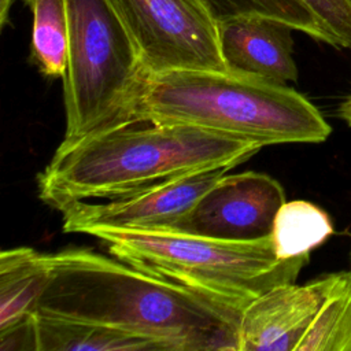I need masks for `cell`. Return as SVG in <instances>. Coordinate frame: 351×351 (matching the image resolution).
I'll return each instance as SVG.
<instances>
[{"instance_id":"5b68a950","label":"cell","mask_w":351,"mask_h":351,"mask_svg":"<svg viewBox=\"0 0 351 351\" xmlns=\"http://www.w3.org/2000/svg\"><path fill=\"white\" fill-rule=\"evenodd\" d=\"M67 7L64 138H75L129 119L147 71L108 0H67Z\"/></svg>"},{"instance_id":"ffe728a7","label":"cell","mask_w":351,"mask_h":351,"mask_svg":"<svg viewBox=\"0 0 351 351\" xmlns=\"http://www.w3.org/2000/svg\"><path fill=\"white\" fill-rule=\"evenodd\" d=\"M350 261H351V251H350Z\"/></svg>"},{"instance_id":"2e32d148","label":"cell","mask_w":351,"mask_h":351,"mask_svg":"<svg viewBox=\"0 0 351 351\" xmlns=\"http://www.w3.org/2000/svg\"><path fill=\"white\" fill-rule=\"evenodd\" d=\"M218 21L237 15H261L280 21L293 30L314 40L336 47L332 36L324 29L302 0H203Z\"/></svg>"},{"instance_id":"9a60e30c","label":"cell","mask_w":351,"mask_h":351,"mask_svg":"<svg viewBox=\"0 0 351 351\" xmlns=\"http://www.w3.org/2000/svg\"><path fill=\"white\" fill-rule=\"evenodd\" d=\"M335 232L332 219L317 204L307 200L285 202L278 210L270 234L278 258L310 255Z\"/></svg>"},{"instance_id":"8fae6325","label":"cell","mask_w":351,"mask_h":351,"mask_svg":"<svg viewBox=\"0 0 351 351\" xmlns=\"http://www.w3.org/2000/svg\"><path fill=\"white\" fill-rule=\"evenodd\" d=\"M49 280L47 254L30 247L4 250L0 254V330L37 314L41 295Z\"/></svg>"},{"instance_id":"d6986e66","label":"cell","mask_w":351,"mask_h":351,"mask_svg":"<svg viewBox=\"0 0 351 351\" xmlns=\"http://www.w3.org/2000/svg\"><path fill=\"white\" fill-rule=\"evenodd\" d=\"M337 115L348 125L351 126V95L340 104L337 110Z\"/></svg>"},{"instance_id":"9c48e42d","label":"cell","mask_w":351,"mask_h":351,"mask_svg":"<svg viewBox=\"0 0 351 351\" xmlns=\"http://www.w3.org/2000/svg\"><path fill=\"white\" fill-rule=\"evenodd\" d=\"M330 273L303 285H277L250 302L239 324V351H296L322 304Z\"/></svg>"},{"instance_id":"ba28073f","label":"cell","mask_w":351,"mask_h":351,"mask_svg":"<svg viewBox=\"0 0 351 351\" xmlns=\"http://www.w3.org/2000/svg\"><path fill=\"white\" fill-rule=\"evenodd\" d=\"M232 167L206 169L184 174L136 192L92 203L73 200L60 204L63 230L89 234L96 229H165L188 213L200 196Z\"/></svg>"},{"instance_id":"4fadbf2b","label":"cell","mask_w":351,"mask_h":351,"mask_svg":"<svg viewBox=\"0 0 351 351\" xmlns=\"http://www.w3.org/2000/svg\"><path fill=\"white\" fill-rule=\"evenodd\" d=\"M33 16L30 60L48 78H63L69 55L67 0H23Z\"/></svg>"},{"instance_id":"52a82bcc","label":"cell","mask_w":351,"mask_h":351,"mask_svg":"<svg viewBox=\"0 0 351 351\" xmlns=\"http://www.w3.org/2000/svg\"><path fill=\"white\" fill-rule=\"evenodd\" d=\"M284 203L281 184L265 173L223 174L165 230L228 241H259L270 237Z\"/></svg>"},{"instance_id":"7c38bea8","label":"cell","mask_w":351,"mask_h":351,"mask_svg":"<svg viewBox=\"0 0 351 351\" xmlns=\"http://www.w3.org/2000/svg\"><path fill=\"white\" fill-rule=\"evenodd\" d=\"M37 351H165L163 347L111 326L36 314Z\"/></svg>"},{"instance_id":"6da1fadb","label":"cell","mask_w":351,"mask_h":351,"mask_svg":"<svg viewBox=\"0 0 351 351\" xmlns=\"http://www.w3.org/2000/svg\"><path fill=\"white\" fill-rule=\"evenodd\" d=\"M37 314L93 322L159 343L165 351H239L241 310L86 248L47 254Z\"/></svg>"},{"instance_id":"3957f363","label":"cell","mask_w":351,"mask_h":351,"mask_svg":"<svg viewBox=\"0 0 351 351\" xmlns=\"http://www.w3.org/2000/svg\"><path fill=\"white\" fill-rule=\"evenodd\" d=\"M129 118L195 125L263 147L322 143L332 132L317 107L287 84L211 70L147 73Z\"/></svg>"},{"instance_id":"277c9868","label":"cell","mask_w":351,"mask_h":351,"mask_svg":"<svg viewBox=\"0 0 351 351\" xmlns=\"http://www.w3.org/2000/svg\"><path fill=\"white\" fill-rule=\"evenodd\" d=\"M119 261L166 278L239 310L266 291L295 282L310 255L277 256L271 239L228 241L165 229H96Z\"/></svg>"},{"instance_id":"8992f818","label":"cell","mask_w":351,"mask_h":351,"mask_svg":"<svg viewBox=\"0 0 351 351\" xmlns=\"http://www.w3.org/2000/svg\"><path fill=\"white\" fill-rule=\"evenodd\" d=\"M129 32L147 73L229 71L218 19L203 0H108Z\"/></svg>"},{"instance_id":"e0dca14e","label":"cell","mask_w":351,"mask_h":351,"mask_svg":"<svg viewBox=\"0 0 351 351\" xmlns=\"http://www.w3.org/2000/svg\"><path fill=\"white\" fill-rule=\"evenodd\" d=\"M335 40L336 48L351 49V0H302Z\"/></svg>"},{"instance_id":"30bf717a","label":"cell","mask_w":351,"mask_h":351,"mask_svg":"<svg viewBox=\"0 0 351 351\" xmlns=\"http://www.w3.org/2000/svg\"><path fill=\"white\" fill-rule=\"evenodd\" d=\"M292 27L261 15L218 21L222 58L230 73L277 84L295 82Z\"/></svg>"},{"instance_id":"ac0fdd59","label":"cell","mask_w":351,"mask_h":351,"mask_svg":"<svg viewBox=\"0 0 351 351\" xmlns=\"http://www.w3.org/2000/svg\"><path fill=\"white\" fill-rule=\"evenodd\" d=\"M0 350H34L37 351L36 315L0 330Z\"/></svg>"},{"instance_id":"7a4b0ae2","label":"cell","mask_w":351,"mask_h":351,"mask_svg":"<svg viewBox=\"0 0 351 351\" xmlns=\"http://www.w3.org/2000/svg\"><path fill=\"white\" fill-rule=\"evenodd\" d=\"M261 148L258 141L195 125L129 118L63 138L38 174L37 188L53 208L73 200L112 199L184 174L233 169Z\"/></svg>"},{"instance_id":"5bb4252c","label":"cell","mask_w":351,"mask_h":351,"mask_svg":"<svg viewBox=\"0 0 351 351\" xmlns=\"http://www.w3.org/2000/svg\"><path fill=\"white\" fill-rule=\"evenodd\" d=\"M296 351H351V269L330 273L322 304Z\"/></svg>"}]
</instances>
